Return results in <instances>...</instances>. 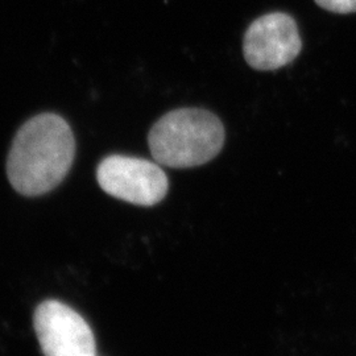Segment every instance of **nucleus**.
I'll list each match as a JSON object with an SVG mask.
<instances>
[{
  "instance_id": "1",
  "label": "nucleus",
  "mask_w": 356,
  "mask_h": 356,
  "mask_svg": "<svg viewBox=\"0 0 356 356\" xmlns=\"http://www.w3.org/2000/svg\"><path fill=\"white\" fill-rule=\"evenodd\" d=\"M74 156L69 124L58 115L40 114L17 131L7 159V177L17 193L42 195L64 181Z\"/></svg>"
},
{
  "instance_id": "2",
  "label": "nucleus",
  "mask_w": 356,
  "mask_h": 356,
  "mask_svg": "<svg viewBox=\"0 0 356 356\" xmlns=\"http://www.w3.org/2000/svg\"><path fill=\"white\" fill-rule=\"evenodd\" d=\"M148 144L157 164L176 169L204 165L223 148L225 127L210 111L179 108L153 126Z\"/></svg>"
},
{
  "instance_id": "3",
  "label": "nucleus",
  "mask_w": 356,
  "mask_h": 356,
  "mask_svg": "<svg viewBox=\"0 0 356 356\" xmlns=\"http://www.w3.org/2000/svg\"><path fill=\"white\" fill-rule=\"evenodd\" d=\"M98 184L111 197L139 206L161 202L168 193V178L156 163L113 154L97 170Z\"/></svg>"
},
{
  "instance_id": "4",
  "label": "nucleus",
  "mask_w": 356,
  "mask_h": 356,
  "mask_svg": "<svg viewBox=\"0 0 356 356\" xmlns=\"http://www.w3.org/2000/svg\"><path fill=\"white\" fill-rule=\"evenodd\" d=\"M33 326L45 356H97L89 323L70 306L44 301L35 312Z\"/></svg>"
},
{
  "instance_id": "5",
  "label": "nucleus",
  "mask_w": 356,
  "mask_h": 356,
  "mask_svg": "<svg viewBox=\"0 0 356 356\" xmlns=\"http://www.w3.org/2000/svg\"><path fill=\"white\" fill-rule=\"evenodd\" d=\"M302 41L292 16L282 13L264 15L248 26L243 51L247 64L256 70H276L291 64L300 54Z\"/></svg>"
},
{
  "instance_id": "6",
  "label": "nucleus",
  "mask_w": 356,
  "mask_h": 356,
  "mask_svg": "<svg viewBox=\"0 0 356 356\" xmlns=\"http://www.w3.org/2000/svg\"><path fill=\"white\" fill-rule=\"evenodd\" d=\"M321 8L334 13H356V0H316Z\"/></svg>"
}]
</instances>
